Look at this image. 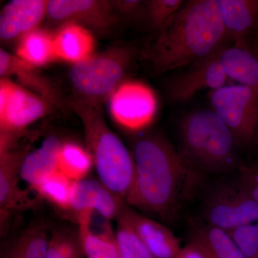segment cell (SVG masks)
I'll return each instance as SVG.
<instances>
[{
	"label": "cell",
	"instance_id": "7c38bea8",
	"mask_svg": "<svg viewBox=\"0 0 258 258\" xmlns=\"http://www.w3.org/2000/svg\"><path fill=\"white\" fill-rule=\"evenodd\" d=\"M125 204L98 180L86 178L73 182L70 210L77 215L91 210L110 221L117 218Z\"/></svg>",
	"mask_w": 258,
	"mask_h": 258
},
{
	"label": "cell",
	"instance_id": "5bb4252c",
	"mask_svg": "<svg viewBox=\"0 0 258 258\" xmlns=\"http://www.w3.org/2000/svg\"><path fill=\"white\" fill-rule=\"evenodd\" d=\"M227 37L235 45L252 47L250 39L258 33V0H217Z\"/></svg>",
	"mask_w": 258,
	"mask_h": 258
},
{
	"label": "cell",
	"instance_id": "4fadbf2b",
	"mask_svg": "<svg viewBox=\"0 0 258 258\" xmlns=\"http://www.w3.org/2000/svg\"><path fill=\"white\" fill-rule=\"evenodd\" d=\"M120 213L155 258H175L181 247L177 237L164 225L142 215L125 204Z\"/></svg>",
	"mask_w": 258,
	"mask_h": 258
},
{
	"label": "cell",
	"instance_id": "e0dca14e",
	"mask_svg": "<svg viewBox=\"0 0 258 258\" xmlns=\"http://www.w3.org/2000/svg\"><path fill=\"white\" fill-rule=\"evenodd\" d=\"M220 60L226 76L258 95V50L244 45L222 47Z\"/></svg>",
	"mask_w": 258,
	"mask_h": 258
},
{
	"label": "cell",
	"instance_id": "ffe728a7",
	"mask_svg": "<svg viewBox=\"0 0 258 258\" xmlns=\"http://www.w3.org/2000/svg\"><path fill=\"white\" fill-rule=\"evenodd\" d=\"M93 211L77 215L79 235L86 258H120L119 251L111 226L107 223L101 232L93 231L90 218Z\"/></svg>",
	"mask_w": 258,
	"mask_h": 258
},
{
	"label": "cell",
	"instance_id": "7402d4cb",
	"mask_svg": "<svg viewBox=\"0 0 258 258\" xmlns=\"http://www.w3.org/2000/svg\"><path fill=\"white\" fill-rule=\"evenodd\" d=\"M191 240L202 246L208 258H247L228 232L205 223L194 228Z\"/></svg>",
	"mask_w": 258,
	"mask_h": 258
},
{
	"label": "cell",
	"instance_id": "484cf974",
	"mask_svg": "<svg viewBox=\"0 0 258 258\" xmlns=\"http://www.w3.org/2000/svg\"><path fill=\"white\" fill-rule=\"evenodd\" d=\"M73 182L72 180L57 171L40 181L33 189L57 208L70 210Z\"/></svg>",
	"mask_w": 258,
	"mask_h": 258
},
{
	"label": "cell",
	"instance_id": "5b68a950",
	"mask_svg": "<svg viewBox=\"0 0 258 258\" xmlns=\"http://www.w3.org/2000/svg\"><path fill=\"white\" fill-rule=\"evenodd\" d=\"M133 60L129 47L115 46L73 64L69 78L77 99L99 106L124 82Z\"/></svg>",
	"mask_w": 258,
	"mask_h": 258
},
{
	"label": "cell",
	"instance_id": "9c48e42d",
	"mask_svg": "<svg viewBox=\"0 0 258 258\" xmlns=\"http://www.w3.org/2000/svg\"><path fill=\"white\" fill-rule=\"evenodd\" d=\"M47 16L53 23L77 24L98 35L110 33L121 20L113 1L106 0H49Z\"/></svg>",
	"mask_w": 258,
	"mask_h": 258
},
{
	"label": "cell",
	"instance_id": "44dd1931",
	"mask_svg": "<svg viewBox=\"0 0 258 258\" xmlns=\"http://www.w3.org/2000/svg\"><path fill=\"white\" fill-rule=\"evenodd\" d=\"M28 153L23 149L0 152V206L2 212L15 208L23 201L24 193L18 186L20 167Z\"/></svg>",
	"mask_w": 258,
	"mask_h": 258
},
{
	"label": "cell",
	"instance_id": "4316f807",
	"mask_svg": "<svg viewBox=\"0 0 258 258\" xmlns=\"http://www.w3.org/2000/svg\"><path fill=\"white\" fill-rule=\"evenodd\" d=\"M115 237L120 258H155L121 213L117 218Z\"/></svg>",
	"mask_w": 258,
	"mask_h": 258
},
{
	"label": "cell",
	"instance_id": "d6a6232c",
	"mask_svg": "<svg viewBox=\"0 0 258 258\" xmlns=\"http://www.w3.org/2000/svg\"><path fill=\"white\" fill-rule=\"evenodd\" d=\"M175 258H208L202 246L196 241L191 240L181 247Z\"/></svg>",
	"mask_w": 258,
	"mask_h": 258
},
{
	"label": "cell",
	"instance_id": "277c9868",
	"mask_svg": "<svg viewBox=\"0 0 258 258\" xmlns=\"http://www.w3.org/2000/svg\"><path fill=\"white\" fill-rule=\"evenodd\" d=\"M69 104L82 120L88 152L99 181L125 202L135 174L133 154L107 124L100 106L77 98Z\"/></svg>",
	"mask_w": 258,
	"mask_h": 258
},
{
	"label": "cell",
	"instance_id": "603a6c76",
	"mask_svg": "<svg viewBox=\"0 0 258 258\" xmlns=\"http://www.w3.org/2000/svg\"><path fill=\"white\" fill-rule=\"evenodd\" d=\"M49 237L42 225H32L5 246L1 258H47Z\"/></svg>",
	"mask_w": 258,
	"mask_h": 258
},
{
	"label": "cell",
	"instance_id": "d4e9b609",
	"mask_svg": "<svg viewBox=\"0 0 258 258\" xmlns=\"http://www.w3.org/2000/svg\"><path fill=\"white\" fill-rule=\"evenodd\" d=\"M93 164L92 156L79 144L62 143L58 158V171L73 181L86 179Z\"/></svg>",
	"mask_w": 258,
	"mask_h": 258
},
{
	"label": "cell",
	"instance_id": "f1b7e54d",
	"mask_svg": "<svg viewBox=\"0 0 258 258\" xmlns=\"http://www.w3.org/2000/svg\"><path fill=\"white\" fill-rule=\"evenodd\" d=\"M184 4L181 0H151L144 2L140 15L154 30H161Z\"/></svg>",
	"mask_w": 258,
	"mask_h": 258
},
{
	"label": "cell",
	"instance_id": "4dcf8cb0",
	"mask_svg": "<svg viewBox=\"0 0 258 258\" xmlns=\"http://www.w3.org/2000/svg\"><path fill=\"white\" fill-rule=\"evenodd\" d=\"M237 173L245 189L258 203V161L242 163Z\"/></svg>",
	"mask_w": 258,
	"mask_h": 258
},
{
	"label": "cell",
	"instance_id": "9a60e30c",
	"mask_svg": "<svg viewBox=\"0 0 258 258\" xmlns=\"http://www.w3.org/2000/svg\"><path fill=\"white\" fill-rule=\"evenodd\" d=\"M45 0H13L8 3L0 14V37L11 40L36 30L46 16Z\"/></svg>",
	"mask_w": 258,
	"mask_h": 258
},
{
	"label": "cell",
	"instance_id": "d6986e66",
	"mask_svg": "<svg viewBox=\"0 0 258 258\" xmlns=\"http://www.w3.org/2000/svg\"><path fill=\"white\" fill-rule=\"evenodd\" d=\"M54 45L57 59L79 63L93 55L95 41L87 28L77 24L61 25L54 35Z\"/></svg>",
	"mask_w": 258,
	"mask_h": 258
},
{
	"label": "cell",
	"instance_id": "cb8c5ba5",
	"mask_svg": "<svg viewBox=\"0 0 258 258\" xmlns=\"http://www.w3.org/2000/svg\"><path fill=\"white\" fill-rule=\"evenodd\" d=\"M16 55L36 68L57 60L54 35L39 29L28 32L20 39Z\"/></svg>",
	"mask_w": 258,
	"mask_h": 258
},
{
	"label": "cell",
	"instance_id": "2e32d148",
	"mask_svg": "<svg viewBox=\"0 0 258 258\" xmlns=\"http://www.w3.org/2000/svg\"><path fill=\"white\" fill-rule=\"evenodd\" d=\"M0 76L1 79H8L15 76L25 87L30 88L32 92L42 97L50 104L60 106L63 103L57 89L37 71L36 67L3 49L0 50Z\"/></svg>",
	"mask_w": 258,
	"mask_h": 258
},
{
	"label": "cell",
	"instance_id": "ba28073f",
	"mask_svg": "<svg viewBox=\"0 0 258 258\" xmlns=\"http://www.w3.org/2000/svg\"><path fill=\"white\" fill-rule=\"evenodd\" d=\"M50 103L30 90L8 79L0 81L1 137L13 138L18 133L48 113Z\"/></svg>",
	"mask_w": 258,
	"mask_h": 258
},
{
	"label": "cell",
	"instance_id": "6da1fadb",
	"mask_svg": "<svg viewBox=\"0 0 258 258\" xmlns=\"http://www.w3.org/2000/svg\"><path fill=\"white\" fill-rule=\"evenodd\" d=\"M132 154L135 174L125 203L145 214L171 220L205 181L162 136L140 137Z\"/></svg>",
	"mask_w": 258,
	"mask_h": 258
},
{
	"label": "cell",
	"instance_id": "8992f818",
	"mask_svg": "<svg viewBox=\"0 0 258 258\" xmlns=\"http://www.w3.org/2000/svg\"><path fill=\"white\" fill-rule=\"evenodd\" d=\"M232 174L218 176L207 186L202 198L205 223L228 232L258 220V203L237 173L235 176Z\"/></svg>",
	"mask_w": 258,
	"mask_h": 258
},
{
	"label": "cell",
	"instance_id": "ac0fdd59",
	"mask_svg": "<svg viewBox=\"0 0 258 258\" xmlns=\"http://www.w3.org/2000/svg\"><path fill=\"white\" fill-rule=\"evenodd\" d=\"M62 143L55 136H50L40 147L28 153L20 167V177L33 189L40 181L58 171L59 154Z\"/></svg>",
	"mask_w": 258,
	"mask_h": 258
},
{
	"label": "cell",
	"instance_id": "f546056e",
	"mask_svg": "<svg viewBox=\"0 0 258 258\" xmlns=\"http://www.w3.org/2000/svg\"><path fill=\"white\" fill-rule=\"evenodd\" d=\"M247 258H258V220L229 232Z\"/></svg>",
	"mask_w": 258,
	"mask_h": 258
},
{
	"label": "cell",
	"instance_id": "30bf717a",
	"mask_svg": "<svg viewBox=\"0 0 258 258\" xmlns=\"http://www.w3.org/2000/svg\"><path fill=\"white\" fill-rule=\"evenodd\" d=\"M109 109L115 121L123 128L142 130L155 116L157 97L144 83L124 81L110 97Z\"/></svg>",
	"mask_w": 258,
	"mask_h": 258
},
{
	"label": "cell",
	"instance_id": "1f68e13d",
	"mask_svg": "<svg viewBox=\"0 0 258 258\" xmlns=\"http://www.w3.org/2000/svg\"><path fill=\"white\" fill-rule=\"evenodd\" d=\"M117 13L120 17H134L140 15L144 2L139 0H119L113 1Z\"/></svg>",
	"mask_w": 258,
	"mask_h": 258
},
{
	"label": "cell",
	"instance_id": "83f0119b",
	"mask_svg": "<svg viewBox=\"0 0 258 258\" xmlns=\"http://www.w3.org/2000/svg\"><path fill=\"white\" fill-rule=\"evenodd\" d=\"M85 257L79 232L61 229L52 232L49 240L47 258H83Z\"/></svg>",
	"mask_w": 258,
	"mask_h": 258
},
{
	"label": "cell",
	"instance_id": "7a4b0ae2",
	"mask_svg": "<svg viewBox=\"0 0 258 258\" xmlns=\"http://www.w3.org/2000/svg\"><path fill=\"white\" fill-rule=\"evenodd\" d=\"M227 37L217 0H191L159 30L144 56L154 72L164 74L213 55Z\"/></svg>",
	"mask_w": 258,
	"mask_h": 258
},
{
	"label": "cell",
	"instance_id": "8fae6325",
	"mask_svg": "<svg viewBox=\"0 0 258 258\" xmlns=\"http://www.w3.org/2000/svg\"><path fill=\"white\" fill-rule=\"evenodd\" d=\"M220 50L191 64L186 72L171 80L168 93L172 101H186L204 90L213 91L226 86L228 78L220 62Z\"/></svg>",
	"mask_w": 258,
	"mask_h": 258
},
{
	"label": "cell",
	"instance_id": "52a82bcc",
	"mask_svg": "<svg viewBox=\"0 0 258 258\" xmlns=\"http://www.w3.org/2000/svg\"><path fill=\"white\" fill-rule=\"evenodd\" d=\"M213 111L230 128L240 148L258 138V95L240 84L226 86L210 93Z\"/></svg>",
	"mask_w": 258,
	"mask_h": 258
},
{
	"label": "cell",
	"instance_id": "3957f363",
	"mask_svg": "<svg viewBox=\"0 0 258 258\" xmlns=\"http://www.w3.org/2000/svg\"><path fill=\"white\" fill-rule=\"evenodd\" d=\"M179 151L194 171L203 176L228 175L242 164L230 128L213 110L190 112L180 123Z\"/></svg>",
	"mask_w": 258,
	"mask_h": 258
}]
</instances>
